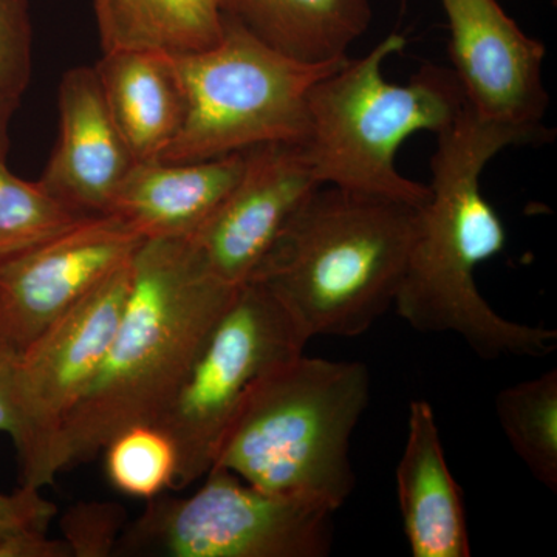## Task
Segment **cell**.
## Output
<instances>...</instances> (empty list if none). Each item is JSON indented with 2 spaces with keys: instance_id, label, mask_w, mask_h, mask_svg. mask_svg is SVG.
<instances>
[{
  "instance_id": "15",
  "label": "cell",
  "mask_w": 557,
  "mask_h": 557,
  "mask_svg": "<svg viewBox=\"0 0 557 557\" xmlns=\"http://www.w3.org/2000/svg\"><path fill=\"white\" fill-rule=\"evenodd\" d=\"M397 494L413 557L471 556L463 491L450 474L434 409L421 399L409 406Z\"/></svg>"
},
{
  "instance_id": "22",
  "label": "cell",
  "mask_w": 557,
  "mask_h": 557,
  "mask_svg": "<svg viewBox=\"0 0 557 557\" xmlns=\"http://www.w3.org/2000/svg\"><path fill=\"white\" fill-rule=\"evenodd\" d=\"M58 508L35 487L0 493V557H69L64 541H50L47 531Z\"/></svg>"
},
{
  "instance_id": "14",
  "label": "cell",
  "mask_w": 557,
  "mask_h": 557,
  "mask_svg": "<svg viewBox=\"0 0 557 557\" xmlns=\"http://www.w3.org/2000/svg\"><path fill=\"white\" fill-rule=\"evenodd\" d=\"M244 152L199 161H137L108 214L143 239H189L208 222L245 168Z\"/></svg>"
},
{
  "instance_id": "13",
  "label": "cell",
  "mask_w": 557,
  "mask_h": 557,
  "mask_svg": "<svg viewBox=\"0 0 557 557\" xmlns=\"http://www.w3.org/2000/svg\"><path fill=\"white\" fill-rule=\"evenodd\" d=\"M58 108L57 145L36 182L81 214H108L137 161L110 115L94 65L70 69L62 76Z\"/></svg>"
},
{
  "instance_id": "16",
  "label": "cell",
  "mask_w": 557,
  "mask_h": 557,
  "mask_svg": "<svg viewBox=\"0 0 557 557\" xmlns=\"http://www.w3.org/2000/svg\"><path fill=\"white\" fill-rule=\"evenodd\" d=\"M106 104L135 161L161 160L182 126L185 101L171 54L102 51L94 65Z\"/></svg>"
},
{
  "instance_id": "8",
  "label": "cell",
  "mask_w": 557,
  "mask_h": 557,
  "mask_svg": "<svg viewBox=\"0 0 557 557\" xmlns=\"http://www.w3.org/2000/svg\"><path fill=\"white\" fill-rule=\"evenodd\" d=\"M309 341L269 288L255 281L237 288L178 397L156 424L177 450L172 490H185L207 475L251 387L271 369L302 355Z\"/></svg>"
},
{
  "instance_id": "20",
  "label": "cell",
  "mask_w": 557,
  "mask_h": 557,
  "mask_svg": "<svg viewBox=\"0 0 557 557\" xmlns=\"http://www.w3.org/2000/svg\"><path fill=\"white\" fill-rule=\"evenodd\" d=\"M89 215L53 199L0 159V263L72 228Z\"/></svg>"
},
{
  "instance_id": "1",
  "label": "cell",
  "mask_w": 557,
  "mask_h": 557,
  "mask_svg": "<svg viewBox=\"0 0 557 557\" xmlns=\"http://www.w3.org/2000/svg\"><path fill=\"white\" fill-rule=\"evenodd\" d=\"M552 131H525L479 120L465 108L438 132L426 203L418 209L416 237L394 307L423 333H454L479 357L542 358L557 332L500 317L480 295L475 271L500 255L507 231L485 199L486 164L512 146L552 141Z\"/></svg>"
},
{
  "instance_id": "10",
  "label": "cell",
  "mask_w": 557,
  "mask_h": 557,
  "mask_svg": "<svg viewBox=\"0 0 557 557\" xmlns=\"http://www.w3.org/2000/svg\"><path fill=\"white\" fill-rule=\"evenodd\" d=\"M145 240L116 215H89L0 263V341L24 351Z\"/></svg>"
},
{
  "instance_id": "24",
  "label": "cell",
  "mask_w": 557,
  "mask_h": 557,
  "mask_svg": "<svg viewBox=\"0 0 557 557\" xmlns=\"http://www.w3.org/2000/svg\"><path fill=\"white\" fill-rule=\"evenodd\" d=\"M127 525L126 511L116 504L81 502L62 516V541L70 555L108 557L115 555L121 533Z\"/></svg>"
},
{
  "instance_id": "3",
  "label": "cell",
  "mask_w": 557,
  "mask_h": 557,
  "mask_svg": "<svg viewBox=\"0 0 557 557\" xmlns=\"http://www.w3.org/2000/svg\"><path fill=\"white\" fill-rule=\"evenodd\" d=\"M420 208L319 186L249 281L269 288L309 339L362 335L394 306Z\"/></svg>"
},
{
  "instance_id": "18",
  "label": "cell",
  "mask_w": 557,
  "mask_h": 557,
  "mask_svg": "<svg viewBox=\"0 0 557 557\" xmlns=\"http://www.w3.org/2000/svg\"><path fill=\"white\" fill-rule=\"evenodd\" d=\"M102 51L156 50L171 57L218 44V0H94Z\"/></svg>"
},
{
  "instance_id": "25",
  "label": "cell",
  "mask_w": 557,
  "mask_h": 557,
  "mask_svg": "<svg viewBox=\"0 0 557 557\" xmlns=\"http://www.w3.org/2000/svg\"><path fill=\"white\" fill-rule=\"evenodd\" d=\"M20 351L0 341V432L13 437L16 431V412H14V369Z\"/></svg>"
},
{
  "instance_id": "5",
  "label": "cell",
  "mask_w": 557,
  "mask_h": 557,
  "mask_svg": "<svg viewBox=\"0 0 557 557\" xmlns=\"http://www.w3.org/2000/svg\"><path fill=\"white\" fill-rule=\"evenodd\" d=\"M406 47L391 35L366 57L347 58L307 98L304 152L321 185L423 207L428 185L397 170V152L418 132L435 135L458 119L463 91L453 70L423 65L408 84L388 83L383 65Z\"/></svg>"
},
{
  "instance_id": "21",
  "label": "cell",
  "mask_w": 557,
  "mask_h": 557,
  "mask_svg": "<svg viewBox=\"0 0 557 557\" xmlns=\"http://www.w3.org/2000/svg\"><path fill=\"white\" fill-rule=\"evenodd\" d=\"M106 474L126 496H160L174 483L177 450L170 435L156 424H139L120 432L106 446Z\"/></svg>"
},
{
  "instance_id": "23",
  "label": "cell",
  "mask_w": 557,
  "mask_h": 557,
  "mask_svg": "<svg viewBox=\"0 0 557 557\" xmlns=\"http://www.w3.org/2000/svg\"><path fill=\"white\" fill-rule=\"evenodd\" d=\"M33 73V24L28 0H0V100L16 110Z\"/></svg>"
},
{
  "instance_id": "19",
  "label": "cell",
  "mask_w": 557,
  "mask_h": 557,
  "mask_svg": "<svg viewBox=\"0 0 557 557\" xmlns=\"http://www.w3.org/2000/svg\"><path fill=\"white\" fill-rule=\"evenodd\" d=\"M496 413L505 437L531 475L556 493V369L498 392Z\"/></svg>"
},
{
  "instance_id": "11",
  "label": "cell",
  "mask_w": 557,
  "mask_h": 557,
  "mask_svg": "<svg viewBox=\"0 0 557 557\" xmlns=\"http://www.w3.org/2000/svg\"><path fill=\"white\" fill-rule=\"evenodd\" d=\"M449 27L453 72L468 109L486 123L547 131L545 50L497 0H440Z\"/></svg>"
},
{
  "instance_id": "9",
  "label": "cell",
  "mask_w": 557,
  "mask_h": 557,
  "mask_svg": "<svg viewBox=\"0 0 557 557\" xmlns=\"http://www.w3.org/2000/svg\"><path fill=\"white\" fill-rule=\"evenodd\" d=\"M134 259L62 314L14 369L13 440L21 486L42 490L57 479L54 450L62 424L86 394L115 336L131 295Z\"/></svg>"
},
{
  "instance_id": "26",
  "label": "cell",
  "mask_w": 557,
  "mask_h": 557,
  "mask_svg": "<svg viewBox=\"0 0 557 557\" xmlns=\"http://www.w3.org/2000/svg\"><path fill=\"white\" fill-rule=\"evenodd\" d=\"M14 110L0 100V159L7 160L10 150L9 126Z\"/></svg>"
},
{
  "instance_id": "2",
  "label": "cell",
  "mask_w": 557,
  "mask_h": 557,
  "mask_svg": "<svg viewBox=\"0 0 557 557\" xmlns=\"http://www.w3.org/2000/svg\"><path fill=\"white\" fill-rule=\"evenodd\" d=\"M237 288L209 273L189 239L145 240L108 355L62 424L58 474L97 457L120 432L159 423Z\"/></svg>"
},
{
  "instance_id": "4",
  "label": "cell",
  "mask_w": 557,
  "mask_h": 557,
  "mask_svg": "<svg viewBox=\"0 0 557 557\" xmlns=\"http://www.w3.org/2000/svg\"><path fill=\"white\" fill-rule=\"evenodd\" d=\"M368 366L306 355L271 369L248 392L211 468L249 485L338 511L355 490L350 442L369 405Z\"/></svg>"
},
{
  "instance_id": "6",
  "label": "cell",
  "mask_w": 557,
  "mask_h": 557,
  "mask_svg": "<svg viewBox=\"0 0 557 557\" xmlns=\"http://www.w3.org/2000/svg\"><path fill=\"white\" fill-rule=\"evenodd\" d=\"M172 60L185 112L161 157L166 161L219 159L269 143H300L311 87L346 61L292 60L228 20H223L218 44Z\"/></svg>"
},
{
  "instance_id": "7",
  "label": "cell",
  "mask_w": 557,
  "mask_h": 557,
  "mask_svg": "<svg viewBox=\"0 0 557 557\" xmlns=\"http://www.w3.org/2000/svg\"><path fill=\"white\" fill-rule=\"evenodd\" d=\"M335 509L267 493L211 468L193 496L150 498L115 552L166 557H324Z\"/></svg>"
},
{
  "instance_id": "17",
  "label": "cell",
  "mask_w": 557,
  "mask_h": 557,
  "mask_svg": "<svg viewBox=\"0 0 557 557\" xmlns=\"http://www.w3.org/2000/svg\"><path fill=\"white\" fill-rule=\"evenodd\" d=\"M223 20L307 64L346 60L372 21L370 0H218Z\"/></svg>"
},
{
  "instance_id": "12",
  "label": "cell",
  "mask_w": 557,
  "mask_h": 557,
  "mask_svg": "<svg viewBox=\"0 0 557 557\" xmlns=\"http://www.w3.org/2000/svg\"><path fill=\"white\" fill-rule=\"evenodd\" d=\"M244 172L189 240L212 276L247 284L304 201L322 186L300 143H269L245 152Z\"/></svg>"
}]
</instances>
